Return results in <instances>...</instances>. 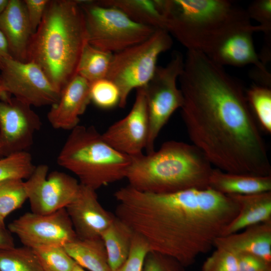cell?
<instances>
[{
	"mask_svg": "<svg viewBox=\"0 0 271 271\" xmlns=\"http://www.w3.org/2000/svg\"><path fill=\"white\" fill-rule=\"evenodd\" d=\"M178 82L192 144L224 172L270 176L266 145L241 84L207 55L187 51Z\"/></svg>",
	"mask_w": 271,
	"mask_h": 271,
	"instance_id": "obj_1",
	"label": "cell"
},
{
	"mask_svg": "<svg viewBox=\"0 0 271 271\" xmlns=\"http://www.w3.org/2000/svg\"><path fill=\"white\" fill-rule=\"evenodd\" d=\"M88 43L101 50L114 53L145 41L156 31L137 23L120 10L101 5L96 1H79Z\"/></svg>",
	"mask_w": 271,
	"mask_h": 271,
	"instance_id": "obj_8",
	"label": "cell"
},
{
	"mask_svg": "<svg viewBox=\"0 0 271 271\" xmlns=\"http://www.w3.org/2000/svg\"><path fill=\"white\" fill-rule=\"evenodd\" d=\"M149 251L150 249L146 240L134 233L128 258L114 271H142L145 257Z\"/></svg>",
	"mask_w": 271,
	"mask_h": 271,
	"instance_id": "obj_33",
	"label": "cell"
},
{
	"mask_svg": "<svg viewBox=\"0 0 271 271\" xmlns=\"http://www.w3.org/2000/svg\"><path fill=\"white\" fill-rule=\"evenodd\" d=\"M114 196L115 216L142 236L150 250L170 256L185 267L211 250L239 210L228 195L209 187L154 194L127 185Z\"/></svg>",
	"mask_w": 271,
	"mask_h": 271,
	"instance_id": "obj_2",
	"label": "cell"
},
{
	"mask_svg": "<svg viewBox=\"0 0 271 271\" xmlns=\"http://www.w3.org/2000/svg\"><path fill=\"white\" fill-rule=\"evenodd\" d=\"M72 271H86L85 269L76 264Z\"/></svg>",
	"mask_w": 271,
	"mask_h": 271,
	"instance_id": "obj_42",
	"label": "cell"
},
{
	"mask_svg": "<svg viewBox=\"0 0 271 271\" xmlns=\"http://www.w3.org/2000/svg\"><path fill=\"white\" fill-rule=\"evenodd\" d=\"M57 161L80 184L96 190L125 178L131 157L110 146L94 126L78 125L71 130Z\"/></svg>",
	"mask_w": 271,
	"mask_h": 271,
	"instance_id": "obj_6",
	"label": "cell"
},
{
	"mask_svg": "<svg viewBox=\"0 0 271 271\" xmlns=\"http://www.w3.org/2000/svg\"><path fill=\"white\" fill-rule=\"evenodd\" d=\"M212 169L205 156L193 145L169 141L157 151L131 156L125 178L138 191L167 194L208 188Z\"/></svg>",
	"mask_w": 271,
	"mask_h": 271,
	"instance_id": "obj_5",
	"label": "cell"
},
{
	"mask_svg": "<svg viewBox=\"0 0 271 271\" xmlns=\"http://www.w3.org/2000/svg\"><path fill=\"white\" fill-rule=\"evenodd\" d=\"M101 134L110 146L123 154L131 157L143 153L149 136L144 87L137 89L135 100L128 113L112 124Z\"/></svg>",
	"mask_w": 271,
	"mask_h": 271,
	"instance_id": "obj_14",
	"label": "cell"
},
{
	"mask_svg": "<svg viewBox=\"0 0 271 271\" xmlns=\"http://www.w3.org/2000/svg\"><path fill=\"white\" fill-rule=\"evenodd\" d=\"M42 125L30 105L15 98L0 99V157L27 151Z\"/></svg>",
	"mask_w": 271,
	"mask_h": 271,
	"instance_id": "obj_13",
	"label": "cell"
},
{
	"mask_svg": "<svg viewBox=\"0 0 271 271\" xmlns=\"http://www.w3.org/2000/svg\"><path fill=\"white\" fill-rule=\"evenodd\" d=\"M112 54L97 49L88 42L82 51L77 68V74L90 83L106 78Z\"/></svg>",
	"mask_w": 271,
	"mask_h": 271,
	"instance_id": "obj_25",
	"label": "cell"
},
{
	"mask_svg": "<svg viewBox=\"0 0 271 271\" xmlns=\"http://www.w3.org/2000/svg\"><path fill=\"white\" fill-rule=\"evenodd\" d=\"M238 254L221 248L216 250L206 259L202 271H237Z\"/></svg>",
	"mask_w": 271,
	"mask_h": 271,
	"instance_id": "obj_32",
	"label": "cell"
},
{
	"mask_svg": "<svg viewBox=\"0 0 271 271\" xmlns=\"http://www.w3.org/2000/svg\"><path fill=\"white\" fill-rule=\"evenodd\" d=\"M9 0H0V14L5 10L7 7Z\"/></svg>",
	"mask_w": 271,
	"mask_h": 271,
	"instance_id": "obj_41",
	"label": "cell"
},
{
	"mask_svg": "<svg viewBox=\"0 0 271 271\" xmlns=\"http://www.w3.org/2000/svg\"><path fill=\"white\" fill-rule=\"evenodd\" d=\"M166 30L187 51L210 56L233 34L263 32L251 23L246 10L228 0H160Z\"/></svg>",
	"mask_w": 271,
	"mask_h": 271,
	"instance_id": "obj_4",
	"label": "cell"
},
{
	"mask_svg": "<svg viewBox=\"0 0 271 271\" xmlns=\"http://www.w3.org/2000/svg\"><path fill=\"white\" fill-rule=\"evenodd\" d=\"M33 250L44 271H72L76 264L63 246H47Z\"/></svg>",
	"mask_w": 271,
	"mask_h": 271,
	"instance_id": "obj_30",
	"label": "cell"
},
{
	"mask_svg": "<svg viewBox=\"0 0 271 271\" xmlns=\"http://www.w3.org/2000/svg\"><path fill=\"white\" fill-rule=\"evenodd\" d=\"M99 4L117 8L134 22L166 30V19L159 0H100Z\"/></svg>",
	"mask_w": 271,
	"mask_h": 271,
	"instance_id": "obj_23",
	"label": "cell"
},
{
	"mask_svg": "<svg viewBox=\"0 0 271 271\" xmlns=\"http://www.w3.org/2000/svg\"><path fill=\"white\" fill-rule=\"evenodd\" d=\"M90 101L102 109L118 106L120 94L117 86L111 80L104 78L90 83Z\"/></svg>",
	"mask_w": 271,
	"mask_h": 271,
	"instance_id": "obj_31",
	"label": "cell"
},
{
	"mask_svg": "<svg viewBox=\"0 0 271 271\" xmlns=\"http://www.w3.org/2000/svg\"><path fill=\"white\" fill-rule=\"evenodd\" d=\"M214 247L252 254L271 263V220L248 226L241 232L220 236Z\"/></svg>",
	"mask_w": 271,
	"mask_h": 271,
	"instance_id": "obj_19",
	"label": "cell"
},
{
	"mask_svg": "<svg viewBox=\"0 0 271 271\" xmlns=\"http://www.w3.org/2000/svg\"><path fill=\"white\" fill-rule=\"evenodd\" d=\"M6 228L0 227V250L15 247L14 238Z\"/></svg>",
	"mask_w": 271,
	"mask_h": 271,
	"instance_id": "obj_38",
	"label": "cell"
},
{
	"mask_svg": "<svg viewBox=\"0 0 271 271\" xmlns=\"http://www.w3.org/2000/svg\"><path fill=\"white\" fill-rule=\"evenodd\" d=\"M184 62L183 54L174 51L166 65L157 66L153 76L144 86L149 122L147 154L155 151V143L161 130L182 105L183 95L177 81Z\"/></svg>",
	"mask_w": 271,
	"mask_h": 271,
	"instance_id": "obj_9",
	"label": "cell"
},
{
	"mask_svg": "<svg viewBox=\"0 0 271 271\" xmlns=\"http://www.w3.org/2000/svg\"><path fill=\"white\" fill-rule=\"evenodd\" d=\"M262 271H271V267H268Z\"/></svg>",
	"mask_w": 271,
	"mask_h": 271,
	"instance_id": "obj_44",
	"label": "cell"
},
{
	"mask_svg": "<svg viewBox=\"0 0 271 271\" xmlns=\"http://www.w3.org/2000/svg\"><path fill=\"white\" fill-rule=\"evenodd\" d=\"M75 262L89 271H112L105 247L101 237L81 239L77 238L63 246Z\"/></svg>",
	"mask_w": 271,
	"mask_h": 271,
	"instance_id": "obj_22",
	"label": "cell"
},
{
	"mask_svg": "<svg viewBox=\"0 0 271 271\" xmlns=\"http://www.w3.org/2000/svg\"><path fill=\"white\" fill-rule=\"evenodd\" d=\"M171 35L166 30L157 29L147 40L112 54L106 78L118 88V106L124 108L130 93L146 86L154 75L159 56L170 49Z\"/></svg>",
	"mask_w": 271,
	"mask_h": 271,
	"instance_id": "obj_7",
	"label": "cell"
},
{
	"mask_svg": "<svg viewBox=\"0 0 271 271\" xmlns=\"http://www.w3.org/2000/svg\"><path fill=\"white\" fill-rule=\"evenodd\" d=\"M237 254V271H262L271 267V263L254 254L247 253Z\"/></svg>",
	"mask_w": 271,
	"mask_h": 271,
	"instance_id": "obj_37",
	"label": "cell"
},
{
	"mask_svg": "<svg viewBox=\"0 0 271 271\" xmlns=\"http://www.w3.org/2000/svg\"><path fill=\"white\" fill-rule=\"evenodd\" d=\"M208 185L214 190L227 195L259 193L271 191V175L235 174L213 168Z\"/></svg>",
	"mask_w": 271,
	"mask_h": 271,
	"instance_id": "obj_21",
	"label": "cell"
},
{
	"mask_svg": "<svg viewBox=\"0 0 271 271\" xmlns=\"http://www.w3.org/2000/svg\"><path fill=\"white\" fill-rule=\"evenodd\" d=\"M80 185L75 198L65 209L78 238L100 237L115 216L101 206L96 190Z\"/></svg>",
	"mask_w": 271,
	"mask_h": 271,
	"instance_id": "obj_15",
	"label": "cell"
},
{
	"mask_svg": "<svg viewBox=\"0 0 271 271\" xmlns=\"http://www.w3.org/2000/svg\"><path fill=\"white\" fill-rule=\"evenodd\" d=\"M255 32H257L248 30L233 34L226 38L208 57L222 66L242 67L253 65L257 71L269 73L255 51L253 39Z\"/></svg>",
	"mask_w": 271,
	"mask_h": 271,
	"instance_id": "obj_18",
	"label": "cell"
},
{
	"mask_svg": "<svg viewBox=\"0 0 271 271\" xmlns=\"http://www.w3.org/2000/svg\"><path fill=\"white\" fill-rule=\"evenodd\" d=\"M27 199L23 180L14 179L0 182V217L5 220Z\"/></svg>",
	"mask_w": 271,
	"mask_h": 271,
	"instance_id": "obj_29",
	"label": "cell"
},
{
	"mask_svg": "<svg viewBox=\"0 0 271 271\" xmlns=\"http://www.w3.org/2000/svg\"><path fill=\"white\" fill-rule=\"evenodd\" d=\"M134 233L128 225L115 216L101 234L112 271L120 266L128 258Z\"/></svg>",
	"mask_w": 271,
	"mask_h": 271,
	"instance_id": "obj_24",
	"label": "cell"
},
{
	"mask_svg": "<svg viewBox=\"0 0 271 271\" xmlns=\"http://www.w3.org/2000/svg\"><path fill=\"white\" fill-rule=\"evenodd\" d=\"M0 227L5 228L4 220L2 219L1 217H0Z\"/></svg>",
	"mask_w": 271,
	"mask_h": 271,
	"instance_id": "obj_43",
	"label": "cell"
},
{
	"mask_svg": "<svg viewBox=\"0 0 271 271\" xmlns=\"http://www.w3.org/2000/svg\"><path fill=\"white\" fill-rule=\"evenodd\" d=\"M228 195L237 204L239 210L223 229L221 236L238 232L248 226L271 220V191Z\"/></svg>",
	"mask_w": 271,
	"mask_h": 271,
	"instance_id": "obj_20",
	"label": "cell"
},
{
	"mask_svg": "<svg viewBox=\"0 0 271 271\" xmlns=\"http://www.w3.org/2000/svg\"><path fill=\"white\" fill-rule=\"evenodd\" d=\"M90 83L77 74L63 88L57 103L52 105L47 118L55 129L71 130L79 125L80 116L91 102Z\"/></svg>",
	"mask_w": 271,
	"mask_h": 271,
	"instance_id": "obj_16",
	"label": "cell"
},
{
	"mask_svg": "<svg viewBox=\"0 0 271 271\" xmlns=\"http://www.w3.org/2000/svg\"><path fill=\"white\" fill-rule=\"evenodd\" d=\"M31 155L27 151L15 153L0 159V182L27 179L34 171Z\"/></svg>",
	"mask_w": 271,
	"mask_h": 271,
	"instance_id": "obj_28",
	"label": "cell"
},
{
	"mask_svg": "<svg viewBox=\"0 0 271 271\" xmlns=\"http://www.w3.org/2000/svg\"><path fill=\"white\" fill-rule=\"evenodd\" d=\"M184 268L174 258L150 250L145 257L142 271H185Z\"/></svg>",
	"mask_w": 271,
	"mask_h": 271,
	"instance_id": "obj_35",
	"label": "cell"
},
{
	"mask_svg": "<svg viewBox=\"0 0 271 271\" xmlns=\"http://www.w3.org/2000/svg\"><path fill=\"white\" fill-rule=\"evenodd\" d=\"M12 58L10 54L7 42L0 31V62L5 58Z\"/></svg>",
	"mask_w": 271,
	"mask_h": 271,
	"instance_id": "obj_39",
	"label": "cell"
},
{
	"mask_svg": "<svg viewBox=\"0 0 271 271\" xmlns=\"http://www.w3.org/2000/svg\"><path fill=\"white\" fill-rule=\"evenodd\" d=\"M250 19H253L263 29L265 40H271V0H256L246 10Z\"/></svg>",
	"mask_w": 271,
	"mask_h": 271,
	"instance_id": "obj_34",
	"label": "cell"
},
{
	"mask_svg": "<svg viewBox=\"0 0 271 271\" xmlns=\"http://www.w3.org/2000/svg\"><path fill=\"white\" fill-rule=\"evenodd\" d=\"M11 97V95L3 89L0 84V99L3 101H8Z\"/></svg>",
	"mask_w": 271,
	"mask_h": 271,
	"instance_id": "obj_40",
	"label": "cell"
},
{
	"mask_svg": "<svg viewBox=\"0 0 271 271\" xmlns=\"http://www.w3.org/2000/svg\"><path fill=\"white\" fill-rule=\"evenodd\" d=\"M49 1V0H24L34 34L41 23Z\"/></svg>",
	"mask_w": 271,
	"mask_h": 271,
	"instance_id": "obj_36",
	"label": "cell"
},
{
	"mask_svg": "<svg viewBox=\"0 0 271 271\" xmlns=\"http://www.w3.org/2000/svg\"><path fill=\"white\" fill-rule=\"evenodd\" d=\"M87 42L79 0H49L41 23L32 36L28 62L38 65L61 92L77 75L80 57Z\"/></svg>",
	"mask_w": 271,
	"mask_h": 271,
	"instance_id": "obj_3",
	"label": "cell"
},
{
	"mask_svg": "<svg viewBox=\"0 0 271 271\" xmlns=\"http://www.w3.org/2000/svg\"><path fill=\"white\" fill-rule=\"evenodd\" d=\"M0 271H44L31 248L24 246L0 250Z\"/></svg>",
	"mask_w": 271,
	"mask_h": 271,
	"instance_id": "obj_26",
	"label": "cell"
},
{
	"mask_svg": "<svg viewBox=\"0 0 271 271\" xmlns=\"http://www.w3.org/2000/svg\"><path fill=\"white\" fill-rule=\"evenodd\" d=\"M248 104L261 128L271 133L270 87L253 84L245 91Z\"/></svg>",
	"mask_w": 271,
	"mask_h": 271,
	"instance_id": "obj_27",
	"label": "cell"
},
{
	"mask_svg": "<svg viewBox=\"0 0 271 271\" xmlns=\"http://www.w3.org/2000/svg\"><path fill=\"white\" fill-rule=\"evenodd\" d=\"M47 165L35 167L25 186L31 212L45 215L65 208L75 198L80 188L78 181L58 171L48 174Z\"/></svg>",
	"mask_w": 271,
	"mask_h": 271,
	"instance_id": "obj_12",
	"label": "cell"
},
{
	"mask_svg": "<svg viewBox=\"0 0 271 271\" xmlns=\"http://www.w3.org/2000/svg\"><path fill=\"white\" fill-rule=\"evenodd\" d=\"M8 229L32 249L63 246L78 238L65 208L45 215L27 212L9 223Z\"/></svg>",
	"mask_w": 271,
	"mask_h": 271,
	"instance_id": "obj_11",
	"label": "cell"
},
{
	"mask_svg": "<svg viewBox=\"0 0 271 271\" xmlns=\"http://www.w3.org/2000/svg\"><path fill=\"white\" fill-rule=\"evenodd\" d=\"M0 84L14 97L36 107L52 106L58 101L60 92L36 64L8 58L0 62Z\"/></svg>",
	"mask_w": 271,
	"mask_h": 271,
	"instance_id": "obj_10",
	"label": "cell"
},
{
	"mask_svg": "<svg viewBox=\"0 0 271 271\" xmlns=\"http://www.w3.org/2000/svg\"><path fill=\"white\" fill-rule=\"evenodd\" d=\"M0 31L7 42L11 56L27 62L28 49L34 33L24 1H9L7 7L0 14Z\"/></svg>",
	"mask_w": 271,
	"mask_h": 271,
	"instance_id": "obj_17",
	"label": "cell"
}]
</instances>
